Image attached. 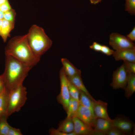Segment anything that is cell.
I'll return each mask as SVG.
<instances>
[{
  "label": "cell",
  "mask_w": 135,
  "mask_h": 135,
  "mask_svg": "<svg viewBox=\"0 0 135 135\" xmlns=\"http://www.w3.org/2000/svg\"><path fill=\"white\" fill-rule=\"evenodd\" d=\"M5 53L32 68L39 62L40 57L34 53L31 49L27 34L15 36L10 39L5 48Z\"/></svg>",
  "instance_id": "cell-1"
},
{
  "label": "cell",
  "mask_w": 135,
  "mask_h": 135,
  "mask_svg": "<svg viewBox=\"0 0 135 135\" xmlns=\"http://www.w3.org/2000/svg\"><path fill=\"white\" fill-rule=\"evenodd\" d=\"M5 54V69L2 75L6 88L9 90L23 84L32 68L26 65L11 56Z\"/></svg>",
  "instance_id": "cell-2"
},
{
  "label": "cell",
  "mask_w": 135,
  "mask_h": 135,
  "mask_svg": "<svg viewBox=\"0 0 135 135\" xmlns=\"http://www.w3.org/2000/svg\"><path fill=\"white\" fill-rule=\"evenodd\" d=\"M27 38L31 49L36 54L40 56L51 46L52 42L42 28L32 25L27 34Z\"/></svg>",
  "instance_id": "cell-3"
},
{
  "label": "cell",
  "mask_w": 135,
  "mask_h": 135,
  "mask_svg": "<svg viewBox=\"0 0 135 135\" xmlns=\"http://www.w3.org/2000/svg\"><path fill=\"white\" fill-rule=\"evenodd\" d=\"M27 95L26 88L23 84L9 90L7 112L8 117L20 110L27 99Z\"/></svg>",
  "instance_id": "cell-4"
},
{
  "label": "cell",
  "mask_w": 135,
  "mask_h": 135,
  "mask_svg": "<svg viewBox=\"0 0 135 135\" xmlns=\"http://www.w3.org/2000/svg\"><path fill=\"white\" fill-rule=\"evenodd\" d=\"M109 44L115 50L135 49V44L132 42L126 36L116 32L110 35Z\"/></svg>",
  "instance_id": "cell-5"
},
{
  "label": "cell",
  "mask_w": 135,
  "mask_h": 135,
  "mask_svg": "<svg viewBox=\"0 0 135 135\" xmlns=\"http://www.w3.org/2000/svg\"><path fill=\"white\" fill-rule=\"evenodd\" d=\"M60 91L58 96V100L66 112L70 96L68 86V80L62 68L60 72Z\"/></svg>",
  "instance_id": "cell-6"
},
{
  "label": "cell",
  "mask_w": 135,
  "mask_h": 135,
  "mask_svg": "<svg viewBox=\"0 0 135 135\" xmlns=\"http://www.w3.org/2000/svg\"><path fill=\"white\" fill-rule=\"evenodd\" d=\"M128 74L123 64L114 72L110 86L114 89L121 88L124 90L127 84Z\"/></svg>",
  "instance_id": "cell-7"
},
{
  "label": "cell",
  "mask_w": 135,
  "mask_h": 135,
  "mask_svg": "<svg viewBox=\"0 0 135 135\" xmlns=\"http://www.w3.org/2000/svg\"><path fill=\"white\" fill-rule=\"evenodd\" d=\"M73 116L78 118L93 128L96 118L94 114L88 108L80 104L76 112Z\"/></svg>",
  "instance_id": "cell-8"
},
{
  "label": "cell",
  "mask_w": 135,
  "mask_h": 135,
  "mask_svg": "<svg viewBox=\"0 0 135 135\" xmlns=\"http://www.w3.org/2000/svg\"><path fill=\"white\" fill-rule=\"evenodd\" d=\"M112 120L101 118H95L93 128L94 135H105L106 132L113 126Z\"/></svg>",
  "instance_id": "cell-9"
},
{
  "label": "cell",
  "mask_w": 135,
  "mask_h": 135,
  "mask_svg": "<svg viewBox=\"0 0 135 135\" xmlns=\"http://www.w3.org/2000/svg\"><path fill=\"white\" fill-rule=\"evenodd\" d=\"M74 124V132L76 135H94L93 128L82 122L78 118L72 117Z\"/></svg>",
  "instance_id": "cell-10"
},
{
  "label": "cell",
  "mask_w": 135,
  "mask_h": 135,
  "mask_svg": "<svg viewBox=\"0 0 135 135\" xmlns=\"http://www.w3.org/2000/svg\"><path fill=\"white\" fill-rule=\"evenodd\" d=\"M108 104L101 100L93 101V111L96 118H101L112 120L108 112Z\"/></svg>",
  "instance_id": "cell-11"
},
{
  "label": "cell",
  "mask_w": 135,
  "mask_h": 135,
  "mask_svg": "<svg viewBox=\"0 0 135 135\" xmlns=\"http://www.w3.org/2000/svg\"><path fill=\"white\" fill-rule=\"evenodd\" d=\"M113 126L118 128L125 134L131 133L134 125L130 120L124 118L118 117L112 120Z\"/></svg>",
  "instance_id": "cell-12"
},
{
  "label": "cell",
  "mask_w": 135,
  "mask_h": 135,
  "mask_svg": "<svg viewBox=\"0 0 135 135\" xmlns=\"http://www.w3.org/2000/svg\"><path fill=\"white\" fill-rule=\"evenodd\" d=\"M112 55L116 60H122L135 63V49L115 50Z\"/></svg>",
  "instance_id": "cell-13"
},
{
  "label": "cell",
  "mask_w": 135,
  "mask_h": 135,
  "mask_svg": "<svg viewBox=\"0 0 135 135\" xmlns=\"http://www.w3.org/2000/svg\"><path fill=\"white\" fill-rule=\"evenodd\" d=\"M61 62L62 68L67 77H71L77 75H81V71L76 68L68 59L62 58Z\"/></svg>",
  "instance_id": "cell-14"
},
{
  "label": "cell",
  "mask_w": 135,
  "mask_h": 135,
  "mask_svg": "<svg viewBox=\"0 0 135 135\" xmlns=\"http://www.w3.org/2000/svg\"><path fill=\"white\" fill-rule=\"evenodd\" d=\"M68 80L80 91L86 94L92 100L95 99L89 93L85 87L81 77V75H77L71 77H67Z\"/></svg>",
  "instance_id": "cell-15"
},
{
  "label": "cell",
  "mask_w": 135,
  "mask_h": 135,
  "mask_svg": "<svg viewBox=\"0 0 135 135\" xmlns=\"http://www.w3.org/2000/svg\"><path fill=\"white\" fill-rule=\"evenodd\" d=\"M15 22L4 19L0 31V36L3 42H5L10 36V33L14 27Z\"/></svg>",
  "instance_id": "cell-16"
},
{
  "label": "cell",
  "mask_w": 135,
  "mask_h": 135,
  "mask_svg": "<svg viewBox=\"0 0 135 135\" xmlns=\"http://www.w3.org/2000/svg\"><path fill=\"white\" fill-rule=\"evenodd\" d=\"M8 92L9 90L5 88L0 93V117L5 115L8 116Z\"/></svg>",
  "instance_id": "cell-17"
},
{
  "label": "cell",
  "mask_w": 135,
  "mask_h": 135,
  "mask_svg": "<svg viewBox=\"0 0 135 135\" xmlns=\"http://www.w3.org/2000/svg\"><path fill=\"white\" fill-rule=\"evenodd\" d=\"M126 97L130 98L135 92V74L128 73L126 87L124 89Z\"/></svg>",
  "instance_id": "cell-18"
},
{
  "label": "cell",
  "mask_w": 135,
  "mask_h": 135,
  "mask_svg": "<svg viewBox=\"0 0 135 135\" xmlns=\"http://www.w3.org/2000/svg\"><path fill=\"white\" fill-rule=\"evenodd\" d=\"M57 130L67 133L73 132L74 124L72 118H66L60 123Z\"/></svg>",
  "instance_id": "cell-19"
},
{
  "label": "cell",
  "mask_w": 135,
  "mask_h": 135,
  "mask_svg": "<svg viewBox=\"0 0 135 135\" xmlns=\"http://www.w3.org/2000/svg\"><path fill=\"white\" fill-rule=\"evenodd\" d=\"M94 100L84 92L80 91L79 100L80 104L89 109L94 114L93 108Z\"/></svg>",
  "instance_id": "cell-20"
},
{
  "label": "cell",
  "mask_w": 135,
  "mask_h": 135,
  "mask_svg": "<svg viewBox=\"0 0 135 135\" xmlns=\"http://www.w3.org/2000/svg\"><path fill=\"white\" fill-rule=\"evenodd\" d=\"M8 116L6 115L0 117V135H8L10 126L7 119Z\"/></svg>",
  "instance_id": "cell-21"
},
{
  "label": "cell",
  "mask_w": 135,
  "mask_h": 135,
  "mask_svg": "<svg viewBox=\"0 0 135 135\" xmlns=\"http://www.w3.org/2000/svg\"><path fill=\"white\" fill-rule=\"evenodd\" d=\"M68 86L70 97L79 102L80 91L68 80Z\"/></svg>",
  "instance_id": "cell-22"
},
{
  "label": "cell",
  "mask_w": 135,
  "mask_h": 135,
  "mask_svg": "<svg viewBox=\"0 0 135 135\" xmlns=\"http://www.w3.org/2000/svg\"><path fill=\"white\" fill-rule=\"evenodd\" d=\"M125 10L128 13L135 15V0H126Z\"/></svg>",
  "instance_id": "cell-23"
},
{
  "label": "cell",
  "mask_w": 135,
  "mask_h": 135,
  "mask_svg": "<svg viewBox=\"0 0 135 135\" xmlns=\"http://www.w3.org/2000/svg\"><path fill=\"white\" fill-rule=\"evenodd\" d=\"M16 13L14 10H11L4 13V19L15 22Z\"/></svg>",
  "instance_id": "cell-24"
},
{
  "label": "cell",
  "mask_w": 135,
  "mask_h": 135,
  "mask_svg": "<svg viewBox=\"0 0 135 135\" xmlns=\"http://www.w3.org/2000/svg\"><path fill=\"white\" fill-rule=\"evenodd\" d=\"M123 64L128 73L135 74V63L124 61Z\"/></svg>",
  "instance_id": "cell-25"
},
{
  "label": "cell",
  "mask_w": 135,
  "mask_h": 135,
  "mask_svg": "<svg viewBox=\"0 0 135 135\" xmlns=\"http://www.w3.org/2000/svg\"><path fill=\"white\" fill-rule=\"evenodd\" d=\"M125 134L118 128L112 126L106 133L107 135H123Z\"/></svg>",
  "instance_id": "cell-26"
},
{
  "label": "cell",
  "mask_w": 135,
  "mask_h": 135,
  "mask_svg": "<svg viewBox=\"0 0 135 135\" xmlns=\"http://www.w3.org/2000/svg\"><path fill=\"white\" fill-rule=\"evenodd\" d=\"M49 133L51 135H76L74 132L70 133H67L60 131L57 129L54 128L50 129Z\"/></svg>",
  "instance_id": "cell-27"
},
{
  "label": "cell",
  "mask_w": 135,
  "mask_h": 135,
  "mask_svg": "<svg viewBox=\"0 0 135 135\" xmlns=\"http://www.w3.org/2000/svg\"><path fill=\"white\" fill-rule=\"evenodd\" d=\"M114 52V51L107 46L102 45L100 52L102 53L107 56H110L113 55Z\"/></svg>",
  "instance_id": "cell-28"
},
{
  "label": "cell",
  "mask_w": 135,
  "mask_h": 135,
  "mask_svg": "<svg viewBox=\"0 0 135 135\" xmlns=\"http://www.w3.org/2000/svg\"><path fill=\"white\" fill-rule=\"evenodd\" d=\"M80 105L79 102L73 98L71 112V117L74 116Z\"/></svg>",
  "instance_id": "cell-29"
},
{
  "label": "cell",
  "mask_w": 135,
  "mask_h": 135,
  "mask_svg": "<svg viewBox=\"0 0 135 135\" xmlns=\"http://www.w3.org/2000/svg\"><path fill=\"white\" fill-rule=\"evenodd\" d=\"M20 130L10 126L8 135H22Z\"/></svg>",
  "instance_id": "cell-30"
},
{
  "label": "cell",
  "mask_w": 135,
  "mask_h": 135,
  "mask_svg": "<svg viewBox=\"0 0 135 135\" xmlns=\"http://www.w3.org/2000/svg\"><path fill=\"white\" fill-rule=\"evenodd\" d=\"M12 9L11 6L8 0L1 5L0 10L4 13Z\"/></svg>",
  "instance_id": "cell-31"
},
{
  "label": "cell",
  "mask_w": 135,
  "mask_h": 135,
  "mask_svg": "<svg viewBox=\"0 0 135 135\" xmlns=\"http://www.w3.org/2000/svg\"><path fill=\"white\" fill-rule=\"evenodd\" d=\"M102 45L96 42H94L90 46V48L97 52H100Z\"/></svg>",
  "instance_id": "cell-32"
},
{
  "label": "cell",
  "mask_w": 135,
  "mask_h": 135,
  "mask_svg": "<svg viewBox=\"0 0 135 135\" xmlns=\"http://www.w3.org/2000/svg\"><path fill=\"white\" fill-rule=\"evenodd\" d=\"M131 41L135 40V27L133 28L131 31L126 36Z\"/></svg>",
  "instance_id": "cell-33"
},
{
  "label": "cell",
  "mask_w": 135,
  "mask_h": 135,
  "mask_svg": "<svg viewBox=\"0 0 135 135\" xmlns=\"http://www.w3.org/2000/svg\"><path fill=\"white\" fill-rule=\"evenodd\" d=\"M6 88L5 83L2 75H0V93Z\"/></svg>",
  "instance_id": "cell-34"
},
{
  "label": "cell",
  "mask_w": 135,
  "mask_h": 135,
  "mask_svg": "<svg viewBox=\"0 0 135 135\" xmlns=\"http://www.w3.org/2000/svg\"><path fill=\"white\" fill-rule=\"evenodd\" d=\"M90 3L94 4H96L100 2L102 0H89Z\"/></svg>",
  "instance_id": "cell-35"
},
{
  "label": "cell",
  "mask_w": 135,
  "mask_h": 135,
  "mask_svg": "<svg viewBox=\"0 0 135 135\" xmlns=\"http://www.w3.org/2000/svg\"><path fill=\"white\" fill-rule=\"evenodd\" d=\"M4 12L0 10V20L4 19Z\"/></svg>",
  "instance_id": "cell-36"
},
{
  "label": "cell",
  "mask_w": 135,
  "mask_h": 135,
  "mask_svg": "<svg viewBox=\"0 0 135 135\" xmlns=\"http://www.w3.org/2000/svg\"><path fill=\"white\" fill-rule=\"evenodd\" d=\"M3 20H0V31L1 30L2 26V24Z\"/></svg>",
  "instance_id": "cell-37"
},
{
  "label": "cell",
  "mask_w": 135,
  "mask_h": 135,
  "mask_svg": "<svg viewBox=\"0 0 135 135\" xmlns=\"http://www.w3.org/2000/svg\"><path fill=\"white\" fill-rule=\"evenodd\" d=\"M2 4H0V7H1V5Z\"/></svg>",
  "instance_id": "cell-38"
}]
</instances>
